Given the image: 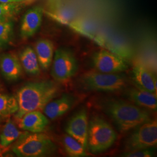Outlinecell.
<instances>
[{"label":"cell","mask_w":157,"mask_h":157,"mask_svg":"<svg viewBox=\"0 0 157 157\" xmlns=\"http://www.w3.org/2000/svg\"><path fill=\"white\" fill-rule=\"evenodd\" d=\"M81 83L86 90L115 92L124 89L126 81L118 73L90 71L82 76Z\"/></svg>","instance_id":"5"},{"label":"cell","mask_w":157,"mask_h":157,"mask_svg":"<svg viewBox=\"0 0 157 157\" xmlns=\"http://www.w3.org/2000/svg\"><path fill=\"white\" fill-rule=\"evenodd\" d=\"M0 71L7 80L14 81L22 73V67L19 57L14 53H6L0 57Z\"/></svg>","instance_id":"13"},{"label":"cell","mask_w":157,"mask_h":157,"mask_svg":"<svg viewBox=\"0 0 157 157\" xmlns=\"http://www.w3.org/2000/svg\"><path fill=\"white\" fill-rule=\"evenodd\" d=\"M43 15V9L40 6L32 7L25 13L20 27L22 39H28L37 32L42 23Z\"/></svg>","instance_id":"10"},{"label":"cell","mask_w":157,"mask_h":157,"mask_svg":"<svg viewBox=\"0 0 157 157\" xmlns=\"http://www.w3.org/2000/svg\"><path fill=\"white\" fill-rule=\"evenodd\" d=\"M154 152L151 148L129 151L122 154L123 157H151L154 156Z\"/></svg>","instance_id":"23"},{"label":"cell","mask_w":157,"mask_h":157,"mask_svg":"<svg viewBox=\"0 0 157 157\" xmlns=\"http://www.w3.org/2000/svg\"><path fill=\"white\" fill-rule=\"evenodd\" d=\"M137 128L126 141L124 146L128 151L150 148L157 146L156 119H150Z\"/></svg>","instance_id":"6"},{"label":"cell","mask_w":157,"mask_h":157,"mask_svg":"<svg viewBox=\"0 0 157 157\" xmlns=\"http://www.w3.org/2000/svg\"><path fill=\"white\" fill-rule=\"evenodd\" d=\"M0 2L2 3H17V2H25L28 4L26 0H0Z\"/></svg>","instance_id":"24"},{"label":"cell","mask_w":157,"mask_h":157,"mask_svg":"<svg viewBox=\"0 0 157 157\" xmlns=\"http://www.w3.org/2000/svg\"><path fill=\"white\" fill-rule=\"evenodd\" d=\"M133 75L136 85L157 95V80L150 68L141 61H135Z\"/></svg>","instance_id":"12"},{"label":"cell","mask_w":157,"mask_h":157,"mask_svg":"<svg viewBox=\"0 0 157 157\" xmlns=\"http://www.w3.org/2000/svg\"><path fill=\"white\" fill-rule=\"evenodd\" d=\"M89 122L87 113L86 109L76 112L68 121L65 131L67 135L73 137L82 145L87 148Z\"/></svg>","instance_id":"9"},{"label":"cell","mask_w":157,"mask_h":157,"mask_svg":"<svg viewBox=\"0 0 157 157\" xmlns=\"http://www.w3.org/2000/svg\"><path fill=\"white\" fill-rule=\"evenodd\" d=\"M59 91L58 85L51 80L29 82L17 90L16 95L18 110L15 118L33 111H43L45 105L56 98Z\"/></svg>","instance_id":"1"},{"label":"cell","mask_w":157,"mask_h":157,"mask_svg":"<svg viewBox=\"0 0 157 157\" xmlns=\"http://www.w3.org/2000/svg\"><path fill=\"white\" fill-rule=\"evenodd\" d=\"M73 97L66 94L56 100L50 101L43 111L47 118L54 120L67 113L73 106Z\"/></svg>","instance_id":"15"},{"label":"cell","mask_w":157,"mask_h":157,"mask_svg":"<svg viewBox=\"0 0 157 157\" xmlns=\"http://www.w3.org/2000/svg\"><path fill=\"white\" fill-rule=\"evenodd\" d=\"M93 67L100 72L118 73L126 71L128 65L124 58L106 50L96 52L92 58Z\"/></svg>","instance_id":"8"},{"label":"cell","mask_w":157,"mask_h":157,"mask_svg":"<svg viewBox=\"0 0 157 157\" xmlns=\"http://www.w3.org/2000/svg\"><path fill=\"white\" fill-rule=\"evenodd\" d=\"M25 2L2 3L0 2V22L12 21L21 11Z\"/></svg>","instance_id":"20"},{"label":"cell","mask_w":157,"mask_h":157,"mask_svg":"<svg viewBox=\"0 0 157 157\" xmlns=\"http://www.w3.org/2000/svg\"><path fill=\"white\" fill-rule=\"evenodd\" d=\"M19 58L25 72L30 75H38L40 67L36 52L32 47L27 46L21 51Z\"/></svg>","instance_id":"17"},{"label":"cell","mask_w":157,"mask_h":157,"mask_svg":"<svg viewBox=\"0 0 157 157\" xmlns=\"http://www.w3.org/2000/svg\"><path fill=\"white\" fill-rule=\"evenodd\" d=\"M13 25L12 21L0 22V48L7 45L13 36Z\"/></svg>","instance_id":"22"},{"label":"cell","mask_w":157,"mask_h":157,"mask_svg":"<svg viewBox=\"0 0 157 157\" xmlns=\"http://www.w3.org/2000/svg\"><path fill=\"white\" fill-rule=\"evenodd\" d=\"M126 95L130 101L139 107L153 111L157 110V95L137 85L135 88L130 89Z\"/></svg>","instance_id":"14"},{"label":"cell","mask_w":157,"mask_h":157,"mask_svg":"<svg viewBox=\"0 0 157 157\" xmlns=\"http://www.w3.org/2000/svg\"><path fill=\"white\" fill-rule=\"evenodd\" d=\"M65 150L69 156L72 157H86V148L70 135H65L63 139Z\"/></svg>","instance_id":"21"},{"label":"cell","mask_w":157,"mask_h":157,"mask_svg":"<svg viewBox=\"0 0 157 157\" xmlns=\"http://www.w3.org/2000/svg\"><path fill=\"white\" fill-rule=\"evenodd\" d=\"M51 67V76L58 82L72 78L78 69V64L72 52L60 48L55 52Z\"/></svg>","instance_id":"7"},{"label":"cell","mask_w":157,"mask_h":157,"mask_svg":"<svg viewBox=\"0 0 157 157\" xmlns=\"http://www.w3.org/2000/svg\"><path fill=\"white\" fill-rule=\"evenodd\" d=\"M117 133L110 124L102 118L94 117L89 124L87 147L93 154L105 151L114 144Z\"/></svg>","instance_id":"4"},{"label":"cell","mask_w":157,"mask_h":157,"mask_svg":"<svg viewBox=\"0 0 157 157\" xmlns=\"http://www.w3.org/2000/svg\"><path fill=\"white\" fill-rule=\"evenodd\" d=\"M27 132L20 130L15 121L8 118L0 133V146L6 148L25 135Z\"/></svg>","instance_id":"18"},{"label":"cell","mask_w":157,"mask_h":157,"mask_svg":"<svg viewBox=\"0 0 157 157\" xmlns=\"http://www.w3.org/2000/svg\"><path fill=\"white\" fill-rule=\"evenodd\" d=\"M18 128L30 133H42L45 130L49 120L41 111H33L23 115L21 118H15Z\"/></svg>","instance_id":"11"},{"label":"cell","mask_w":157,"mask_h":157,"mask_svg":"<svg viewBox=\"0 0 157 157\" xmlns=\"http://www.w3.org/2000/svg\"><path fill=\"white\" fill-rule=\"evenodd\" d=\"M34 50L37 57L40 67L44 71L47 70L50 67L54 57L53 43L50 40H39L35 44Z\"/></svg>","instance_id":"16"},{"label":"cell","mask_w":157,"mask_h":157,"mask_svg":"<svg viewBox=\"0 0 157 157\" xmlns=\"http://www.w3.org/2000/svg\"><path fill=\"white\" fill-rule=\"evenodd\" d=\"M103 109L121 133L127 132L150 120L147 109L128 101L109 100L103 104Z\"/></svg>","instance_id":"2"},{"label":"cell","mask_w":157,"mask_h":157,"mask_svg":"<svg viewBox=\"0 0 157 157\" xmlns=\"http://www.w3.org/2000/svg\"><path fill=\"white\" fill-rule=\"evenodd\" d=\"M26 2H27V3L29 4L30 2H31V1H33V0H26Z\"/></svg>","instance_id":"25"},{"label":"cell","mask_w":157,"mask_h":157,"mask_svg":"<svg viewBox=\"0 0 157 157\" xmlns=\"http://www.w3.org/2000/svg\"><path fill=\"white\" fill-rule=\"evenodd\" d=\"M18 110L16 97L7 94H0V117L10 118Z\"/></svg>","instance_id":"19"},{"label":"cell","mask_w":157,"mask_h":157,"mask_svg":"<svg viewBox=\"0 0 157 157\" xmlns=\"http://www.w3.org/2000/svg\"><path fill=\"white\" fill-rule=\"evenodd\" d=\"M56 150V145L47 135L28 132L12 147V151L20 157H45L52 154Z\"/></svg>","instance_id":"3"},{"label":"cell","mask_w":157,"mask_h":157,"mask_svg":"<svg viewBox=\"0 0 157 157\" xmlns=\"http://www.w3.org/2000/svg\"><path fill=\"white\" fill-rule=\"evenodd\" d=\"M1 117H0V120H1Z\"/></svg>","instance_id":"26"}]
</instances>
